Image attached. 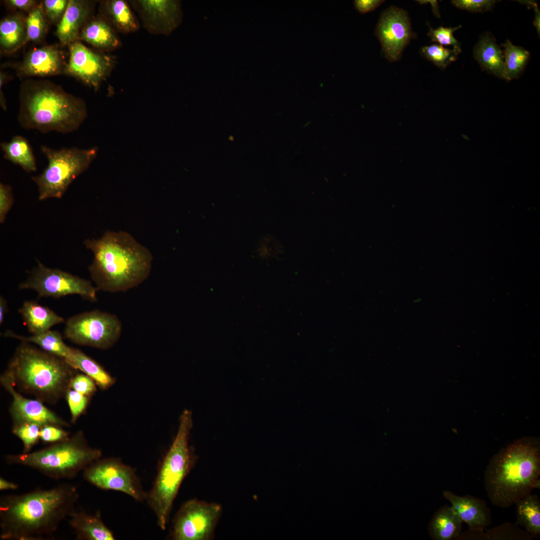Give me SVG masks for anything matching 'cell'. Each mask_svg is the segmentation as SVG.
Returning <instances> with one entry per match:
<instances>
[{"mask_svg":"<svg viewBox=\"0 0 540 540\" xmlns=\"http://www.w3.org/2000/svg\"><path fill=\"white\" fill-rule=\"evenodd\" d=\"M474 56L484 68L504 78V54L493 38L482 36L474 48Z\"/></svg>","mask_w":540,"mask_h":540,"instance_id":"obj_26","label":"cell"},{"mask_svg":"<svg viewBox=\"0 0 540 540\" xmlns=\"http://www.w3.org/2000/svg\"><path fill=\"white\" fill-rule=\"evenodd\" d=\"M526 3H528L530 5V4L531 6L534 9V12H535V20H534V26L536 27V28L537 29V30H538V34H540V11L538 10V6L537 4L536 3L533 2H527L526 1Z\"/></svg>","mask_w":540,"mask_h":540,"instance_id":"obj_47","label":"cell"},{"mask_svg":"<svg viewBox=\"0 0 540 540\" xmlns=\"http://www.w3.org/2000/svg\"><path fill=\"white\" fill-rule=\"evenodd\" d=\"M62 65V58L58 50L52 46H44L30 51L20 70L26 76H47L58 73Z\"/></svg>","mask_w":540,"mask_h":540,"instance_id":"obj_18","label":"cell"},{"mask_svg":"<svg viewBox=\"0 0 540 540\" xmlns=\"http://www.w3.org/2000/svg\"><path fill=\"white\" fill-rule=\"evenodd\" d=\"M100 450L90 446L82 430L66 440L41 450L27 453L10 454L8 464H18L38 470L54 480L72 479L87 466L100 458Z\"/></svg>","mask_w":540,"mask_h":540,"instance_id":"obj_7","label":"cell"},{"mask_svg":"<svg viewBox=\"0 0 540 540\" xmlns=\"http://www.w3.org/2000/svg\"><path fill=\"white\" fill-rule=\"evenodd\" d=\"M78 540H114L113 532L104 524L98 512L95 514L74 510L68 517Z\"/></svg>","mask_w":540,"mask_h":540,"instance_id":"obj_22","label":"cell"},{"mask_svg":"<svg viewBox=\"0 0 540 540\" xmlns=\"http://www.w3.org/2000/svg\"><path fill=\"white\" fill-rule=\"evenodd\" d=\"M92 10V2L78 0H68L66 12L59 21L56 34L62 44L75 42L80 30L89 18Z\"/></svg>","mask_w":540,"mask_h":540,"instance_id":"obj_19","label":"cell"},{"mask_svg":"<svg viewBox=\"0 0 540 540\" xmlns=\"http://www.w3.org/2000/svg\"><path fill=\"white\" fill-rule=\"evenodd\" d=\"M6 2L12 8L25 10H32L36 4V1L33 0H9Z\"/></svg>","mask_w":540,"mask_h":540,"instance_id":"obj_44","label":"cell"},{"mask_svg":"<svg viewBox=\"0 0 540 540\" xmlns=\"http://www.w3.org/2000/svg\"><path fill=\"white\" fill-rule=\"evenodd\" d=\"M14 203L12 189L10 186L0 183V222L2 224Z\"/></svg>","mask_w":540,"mask_h":540,"instance_id":"obj_42","label":"cell"},{"mask_svg":"<svg viewBox=\"0 0 540 540\" xmlns=\"http://www.w3.org/2000/svg\"><path fill=\"white\" fill-rule=\"evenodd\" d=\"M18 485L14 482L8 481L4 478L0 477V490H14L18 488Z\"/></svg>","mask_w":540,"mask_h":540,"instance_id":"obj_46","label":"cell"},{"mask_svg":"<svg viewBox=\"0 0 540 540\" xmlns=\"http://www.w3.org/2000/svg\"><path fill=\"white\" fill-rule=\"evenodd\" d=\"M72 416V422L74 423L85 410L88 401V396L70 388L66 395Z\"/></svg>","mask_w":540,"mask_h":540,"instance_id":"obj_37","label":"cell"},{"mask_svg":"<svg viewBox=\"0 0 540 540\" xmlns=\"http://www.w3.org/2000/svg\"><path fill=\"white\" fill-rule=\"evenodd\" d=\"M21 290H31L40 297L60 298L78 294L87 300H96V286L92 282L64 270L46 266L40 262L19 286Z\"/></svg>","mask_w":540,"mask_h":540,"instance_id":"obj_10","label":"cell"},{"mask_svg":"<svg viewBox=\"0 0 540 540\" xmlns=\"http://www.w3.org/2000/svg\"><path fill=\"white\" fill-rule=\"evenodd\" d=\"M462 522L451 506H444L436 512L430 522V536L435 540L458 539L462 533Z\"/></svg>","mask_w":540,"mask_h":540,"instance_id":"obj_24","label":"cell"},{"mask_svg":"<svg viewBox=\"0 0 540 540\" xmlns=\"http://www.w3.org/2000/svg\"><path fill=\"white\" fill-rule=\"evenodd\" d=\"M79 498L76 487L63 483L0 499V538L2 540H43L50 538L63 520L74 510Z\"/></svg>","mask_w":540,"mask_h":540,"instance_id":"obj_1","label":"cell"},{"mask_svg":"<svg viewBox=\"0 0 540 540\" xmlns=\"http://www.w3.org/2000/svg\"><path fill=\"white\" fill-rule=\"evenodd\" d=\"M484 540H531L533 538L526 530L523 531L516 524L505 523L484 532Z\"/></svg>","mask_w":540,"mask_h":540,"instance_id":"obj_34","label":"cell"},{"mask_svg":"<svg viewBox=\"0 0 540 540\" xmlns=\"http://www.w3.org/2000/svg\"><path fill=\"white\" fill-rule=\"evenodd\" d=\"M66 72L97 90L114 66V58L94 52L80 42L70 44Z\"/></svg>","mask_w":540,"mask_h":540,"instance_id":"obj_14","label":"cell"},{"mask_svg":"<svg viewBox=\"0 0 540 540\" xmlns=\"http://www.w3.org/2000/svg\"><path fill=\"white\" fill-rule=\"evenodd\" d=\"M460 28V26L452 28L440 26L432 29L430 28L428 34L432 42H437L441 46L452 45L454 49L461 52L460 43L453 35L454 32Z\"/></svg>","mask_w":540,"mask_h":540,"instance_id":"obj_36","label":"cell"},{"mask_svg":"<svg viewBox=\"0 0 540 540\" xmlns=\"http://www.w3.org/2000/svg\"><path fill=\"white\" fill-rule=\"evenodd\" d=\"M443 496L469 530L482 532L491 524L490 510L484 500L470 495L458 496L448 490Z\"/></svg>","mask_w":540,"mask_h":540,"instance_id":"obj_17","label":"cell"},{"mask_svg":"<svg viewBox=\"0 0 540 540\" xmlns=\"http://www.w3.org/2000/svg\"><path fill=\"white\" fill-rule=\"evenodd\" d=\"M44 10L48 18L52 22L60 20L66 9L68 0H45Z\"/></svg>","mask_w":540,"mask_h":540,"instance_id":"obj_39","label":"cell"},{"mask_svg":"<svg viewBox=\"0 0 540 540\" xmlns=\"http://www.w3.org/2000/svg\"><path fill=\"white\" fill-rule=\"evenodd\" d=\"M460 52L436 44L424 46L420 50V54L424 57L442 69H444L452 62L455 61Z\"/></svg>","mask_w":540,"mask_h":540,"instance_id":"obj_32","label":"cell"},{"mask_svg":"<svg viewBox=\"0 0 540 540\" xmlns=\"http://www.w3.org/2000/svg\"><path fill=\"white\" fill-rule=\"evenodd\" d=\"M18 312L32 334L42 333L64 322V318L54 311L33 300L24 301Z\"/></svg>","mask_w":540,"mask_h":540,"instance_id":"obj_21","label":"cell"},{"mask_svg":"<svg viewBox=\"0 0 540 540\" xmlns=\"http://www.w3.org/2000/svg\"><path fill=\"white\" fill-rule=\"evenodd\" d=\"M94 382L88 376L76 374L71 381L70 388L89 396L96 391Z\"/></svg>","mask_w":540,"mask_h":540,"instance_id":"obj_38","label":"cell"},{"mask_svg":"<svg viewBox=\"0 0 540 540\" xmlns=\"http://www.w3.org/2000/svg\"><path fill=\"white\" fill-rule=\"evenodd\" d=\"M27 40L38 42L45 34L46 22L44 12L40 6H35L30 10L26 21Z\"/></svg>","mask_w":540,"mask_h":540,"instance_id":"obj_33","label":"cell"},{"mask_svg":"<svg viewBox=\"0 0 540 540\" xmlns=\"http://www.w3.org/2000/svg\"><path fill=\"white\" fill-rule=\"evenodd\" d=\"M84 244L94 254L88 270L98 290L126 292L150 274V252L127 232L106 231L100 238L86 240Z\"/></svg>","mask_w":540,"mask_h":540,"instance_id":"obj_2","label":"cell"},{"mask_svg":"<svg viewBox=\"0 0 540 540\" xmlns=\"http://www.w3.org/2000/svg\"><path fill=\"white\" fill-rule=\"evenodd\" d=\"M4 158L20 166L28 172L36 170V160L31 146L26 138L15 136L10 142L0 144Z\"/></svg>","mask_w":540,"mask_h":540,"instance_id":"obj_28","label":"cell"},{"mask_svg":"<svg viewBox=\"0 0 540 540\" xmlns=\"http://www.w3.org/2000/svg\"><path fill=\"white\" fill-rule=\"evenodd\" d=\"M80 36L83 40L101 50H114L122 44L117 32L101 16L88 22Z\"/></svg>","mask_w":540,"mask_h":540,"instance_id":"obj_23","label":"cell"},{"mask_svg":"<svg viewBox=\"0 0 540 540\" xmlns=\"http://www.w3.org/2000/svg\"><path fill=\"white\" fill-rule=\"evenodd\" d=\"M18 120L25 130L66 134L78 128L87 116L84 101L46 81L22 86Z\"/></svg>","mask_w":540,"mask_h":540,"instance_id":"obj_4","label":"cell"},{"mask_svg":"<svg viewBox=\"0 0 540 540\" xmlns=\"http://www.w3.org/2000/svg\"><path fill=\"white\" fill-rule=\"evenodd\" d=\"M384 2L380 0H356L354 1V4L359 12L366 14L374 10Z\"/></svg>","mask_w":540,"mask_h":540,"instance_id":"obj_43","label":"cell"},{"mask_svg":"<svg viewBox=\"0 0 540 540\" xmlns=\"http://www.w3.org/2000/svg\"><path fill=\"white\" fill-rule=\"evenodd\" d=\"M69 364L92 378L102 390L108 388L115 382L114 378L100 364L77 348H72Z\"/></svg>","mask_w":540,"mask_h":540,"instance_id":"obj_29","label":"cell"},{"mask_svg":"<svg viewBox=\"0 0 540 540\" xmlns=\"http://www.w3.org/2000/svg\"><path fill=\"white\" fill-rule=\"evenodd\" d=\"M4 372L20 391L54 404L66 396L78 371L64 358L22 342Z\"/></svg>","mask_w":540,"mask_h":540,"instance_id":"obj_5","label":"cell"},{"mask_svg":"<svg viewBox=\"0 0 540 540\" xmlns=\"http://www.w3.org/2000/svg\"><path fill=\"white\" fill-rule=\"evenodd\" d=\"M375 34L384 56L391 62L401 58L404 49L415 35L407 12L394 6L382 14Z\"/></svg>","mask_w":540,"mask_h":540,"instance_id":"obj_13","label":"cell"},{"mask_svg":"<svg viewBox=\"0 0 540 540\" xmlns=\"http://www.w3.org/2000/svg\"><path fill=\"white\" fill-rule=\"evenodd\" d=\"M7 302L5 298L0 296V324L2 325L4 321V317L8 312Z\"/></svg>","mask_w":540,"mask_h":540,"instance_id":"obj_45","label":"cell"},{"mask_svg":"<svg viewBox=\"0 0 540 540\" xmlns=\"http://www.w3.org/2000/svg\"><path fill=\"white\" fill-rule=\"evenodd\" d=\"M69 433L62 427L46 425L42 426L40 432V438L45 442H56L66 439Z\"/></svg>","mask_w":540,"mask_h":540,"instance_id":"obj_41","label":"cell"},{"mask_svg":"<svg viewBox=\"0 0 540 540\" xmlns=\"http://www.w3.org/2000/svg\"><path fill=\"white\" fill-rule=\"evenodd\" d=\"M192 427V412L185 410L180 418L174 438L159 468L146 500L154 512L158 526L164 530L180 488L195 462L188 444Z\"/></svg>","mask_w":540,"mask_h":540,"instance_id":"obj_6","label":"cell"},{"mask_svg":"<svg viewBox=\"0 0 540 540\" xmlns=\"http://www.w3.org/2000/svg\"><path fill=\"white\" fill-rule=\"evenodd\" d=\"M4 336L36 344L42 350L64 358L69 364L72 348L64 343L62 336L58 331L50 330L42 333L25 336L8 330L4 332Z\"/></svg>","mask_w":540,"mask_h":540,"instance_id":"obj_25","label":"cell"},{"mask_svg":"<svg viewBox=\"0 0 540 540\" xmlns=\"http://www.w3.org/2000/svg\"><path fill=\"white\" fill-rule=\"evenodd\" d=\"M540 441L526 436L501 449L489 460L484 471L487 496L505 508L540 486Z\"/></svg>","mask_w":540,"mask_h":540,"instance_id":"obj_3","label":"cell"},{"mask_svg":"<svg viewBox=\"0 0 540 540\" xmlns=\"http://www.w3.org/2000/svg\"><path fill=\"white\" fill-rule=\"evenodd\" d=\"M100 12L101 17L116 32L128 34L134 32L140 28V22L127 1H103L100 6Z\"/></svg>","mask_w":540,"mask_h":540,"instance_id":"obj_20","label":"cell"},{"mask_svg":"<svg viewBox=\"0 0 540 540\" xmlns=\"http://www.w3.org/2000/svg\"><path fill=\"white\" fill-rule=\"evenodd\" d=\"M516 505V524L524 528L534 538L540 535V500L530 494L518 500Z\"/></svg>","mask_w":540,"mask_h":540,"instance_id":"obj_27","label":"cell"},{"mask_svg":"<svg viewBox=\"0 0 540 540\" xmlns=\"http://www.w3.org/2000/svg\"><path fill=\"white\" fill-rule=\"evenodd\" d=\"M138 14L144 28L154 35L168 36L182 20L180 2L174 0H132L128 1Z\"/></svg>","mask_w":540,"mask_h":540,"instance_id":"obj_15","label":"cell"},{"mask_svg":"<svg viewBox=\"0 0 540 540\" xmlns=\"http://www.w3.org/2000/svg\"><path fill=\"white\" fill-rule=\"evenodd\" d=\"M428 2L431 4L432 8V10L434 14L440 18V12L438 8V4L437 1L436 0H426Z\"/></svg>","mask_w":540,"mask_h":540,"instance_id":"obj_48","label":"cell"},{"mask_svg":"<svg viewBox=\"0 0 540 540\" xmlns=\"http://www.w3.org/2000/svg\"><path fill=\"white\" fill-rule=\"evenodd\" d=\"M496 2L491 0H452V2L459 8L478 12L491 10Z\"/></svg>","mask_w":540,"mask_h":540,"instance_id":"obj_40","label":"cell"},{"mask_svg":"<svg viewBox=\"0 0 540 540\" xmlns=\"http://www.w3.org/2000/svg\"><path fill=\"white\" fill-rule=\"evenodd\" d=\"M27 40L25 22L18 15L12 14L0 22V44L5 52H12Z\"/></svg>","mask_w":540,"mask_h":540,"instance_id":"obj_30","label":"cell"},{"mask_svg":"<svg viewBox=\"0 0 540 540\" xmlns=\"http://www.w3.org/2000/svg\"><path fill=\"white\" fill-rule=\"evenodd\" d=\"M83 477L99 488L120 492L138 502L146 500V493L134 470L118 458L96 460L83 470Z\"/></svg>","mask_w":540,"mask_h":540,"instance_id":"obj_12","label":"cell"},{"mask_svg":"<svg viewBox=\"0 0 540 540\" xmlns=\"http://www.w3.org/2000/svg\"><path fill=\"white\" fill-rule=\"evenodd\" d=\"M0 380L4 388L12 396V401L10 412L14 424L24 422L36 424L42 427L54 425L68 426V424L47 408L43 402L36 399H30L18 392L9 377L4 372Z\"/></svg>","mask_w":540,"mask_h":540,"instance_id":"obj_16","label":"cell"},{"mask_svg":"<svg viewBox=\"0 0 540 540\" xmlns=\"http://www.w3.org/2000/svg\"><path fill=\"white\" fill-rule=\"evenodd\" d=\"M40 150L48 164L40 174L32 178L37 186L40 200L60 198L74 180L88 168L98 151L96 146L54 149L43 145Z\"/></svg>","mask_w":540,"mask_h":540,"instance_id":"obj_8","label":"cell"},{"mask_svg":"<svg viewBox=\"0 0 540 540\" xmlns=\"http://www.w3.org/2000/svg\"><path fill=\"white\" fill-rule=\"evenodd\" d=\"M504 50V78L511 80L518 76L527 64L530 53L521 46H515L506 40Z\"/></svg>","mask_w":540,"mask_h":540,"instance_id":"obj_31","label":"cell"},{"mask_svg":"<svg viewBox=\"0 0 540 540\" xmlns=\"http://www.w3.org/2000/svg\"><path fill=\"white\" fill-rule=\"evenodd\" d=\"M222 513L221 506L193 499L185 502L173 522L172 538L174 540H209Z\"/></svg>","mask_w":540,"mask_h":540,"instance_id":"obj_11","label":"cell"},{"mask_svg":"<svg viewBox=\"0 0 540 540\" xmlns=\"http://www.w3.org/2000/svg\"><path fill=\"white\" fill-rule=\"evenodd\" d=\"M42 426L36 424L24 422L13 425L12 433L22 442L23 453H27L38 442Z\"/></svg>","mask_w":540,"mask_h":540,"instance_id":"obj_35","label":"cell"},{"mask_svg":"<svg viewBox=\"0 0 540 540\" xmlns=\"http://www.w3.org/2000/svg\"><path fill=\"white\" fill-rule=\"evenodd\" d=\"M122 332V324L116 315L95 310L69 318L64 334L76 344L106 350L118 340Z\"/></svg>","mask_w":540,"mask_h":540,"instance_id":"obj_9","label":"cell"}]
</instances>
